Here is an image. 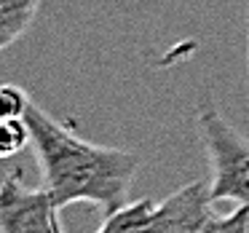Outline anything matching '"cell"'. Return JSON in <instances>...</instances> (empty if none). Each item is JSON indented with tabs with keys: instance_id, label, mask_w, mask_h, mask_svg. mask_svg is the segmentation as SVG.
<instances>
[{
	"instance_id": "obj_4",
	"label": "cell",
	"mask_w": 249,
	"mask_h": 233,
	"mask_svg": "<svg viewBox=\"0 0 249 233\" xmlns=\"http://www.w3.org/2000/svg\"><path fill=\"white\" fill-rule=\"evenodd\" d=\"M212 212L214 198L209 182H188L156 206L150 233H201Z\"/></svg>"
},
{
	"instance_id": "obj_3",
	"label": "cell",
	"mask_w": 249,
	"mask_h": 233,
	"mask_svg": "<svg viewBox=\"0 0 249 233\" xmlns=\"http://www.w3.org/2000/svg\"><path fill=\"white\" fill-rule=\"evenodd\" d=\"M0 231L3 233H62L59 206L46 188H27L24 172L11 166L0 188Z\"/></svg>"
},
{
	"instance_id": "obj_6",
	"label": "cell",
	"mask_w": 249,
	"mask_h": 233,
	"mask_svg": "<svg viewBox=\"0 0 249 233\" xmlns=\"http://www.w3.org/2000/svg\"><path fill=\"white\" fill-rule=\"evenodd\" d=\"M43 0H0V49H11L33 24Z\"/></svg>"
},
{
	"instance_id": "obj_5",
	"label": "cell",
	"mask_w": 249,
	"mask_h": 233,
	"mask_svg": "<svg viewBox=\"0 0 249 233\" xmlns=\"http://www.w3.org/2000/svg\"><path fill=\"white\" fill-rule=\"evenodd\" d=\"M156 206L158 204L153 198H140L134 204H124L121 209L105 215L97 233H150Z\"/></svg>"
},
{
	"instance_id": "obj_1",
	"label": "cell",
	"mask_w": 249,
	"mask_h": 233,
	"mask_svg": "<svg viewBox=\"0 0 249 233\" xmlns=\"http://www.w3.org/2000/svg\"><path fill=\"white\" fill-rule=\"evenodd\" d=\"M24 121L30 126L43 188L59 209L91 201L110 215L126 204V193L140 166L137 153L81 140L67 124H59L35 102Z\"/></svg>"
},
{
	"instance_id": "obj_8",
	"label": "cell",
	"mask_w": 249,
	"mask_h": 233,
	"mask_svg": "<svg viewBox=\"0 0 249 233\" xmlns=\"http://www.w3.org/2000/svg\"><path fill=\"white\" fill-rule=\"evenodd\" d=\"M201 233H249V206L238 204L228 215L212 212L209 220L201 228Z\"/></svg>"
},
{
	"instance_id": "obj_7",
	"label": "cell",
	"mask_w": 249,
	"mask_h": 233,
	"mask_svg": "<svg viewBox=\"0 0 249 233\" xmlns=\"http://www.w3.org/2000/svg\"><path fill=\"white\" fill-rule=\"evenodd\" d=\"M27 142H33L27 121L24 118H3V124H0V156L14 158L17 153H22V147Z\"/></svg>"
},
{
	"instance_id": "obj_2",
	"label": "cell",
	"mask_w": 249,
	"mask_h": 233,
	"mask_svg": "<svg viewBox=\"0 0 249 233\" xmlns=\"http://www.w3.org/2000/svg\"><path fill=\"white\" fill-rule=\"evenodd\" d=\"M196 118L209 156L212 198L249 206V137L233 129L212 99H201Z\"/></svg>"
},
{
	"instance_id": "obj_9",
	"label": "cell",
	"mask_w": 249,
	"mask_h": 233,
	"mask_svg": "<svg viewBox=\"0 0 249 233\" xmlns=\"http://www.w3.org/2000/svg\"><path fill=\"white\" fill-rule=\"evenodd\" d=\"M30 97L24 89L19 86H3L0 89V113H3V118H24L30 110Z\"/></svg>"
}]
</instances>
